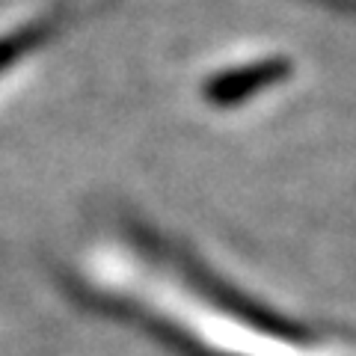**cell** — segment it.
<instances>
[{
	"mask_svg": "<svg viewBox=\"0 0 356 356\" xmlns=\"http://www.w3.org/2000/svg\"><path fill=\"white\" fill-rule=\"evenodd\" d=\"M86 282L107 306L137 315L193 356H315L294 332L270 327L143 243L98 250Z\"/></svg>",
	"mask_w": 356,
	"mask_h": 356,
	"instance_id": "cell-1",
	"label": "cell"
}]
</instances>
